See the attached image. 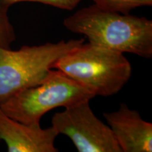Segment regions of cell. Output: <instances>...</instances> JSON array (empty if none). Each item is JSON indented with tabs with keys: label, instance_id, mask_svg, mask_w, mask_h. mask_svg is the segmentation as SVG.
<instances>
[{
	"label": "cell",
	"instance_id": "8",
	"mask_svg": "<svg viewBox=\"0 0 152 152\" xmlns=\"http://www.w3.org/2000/svg\"><path fill=\"white\" fill-rule=\"evenodd\" d=\"M101 8L123 14H129L132 9L151 6L152 0H92Z\"/></svg>",
	"mask_w": 152,
	"mask_h": 152
},
{
	"label": "cell",
	"instance_id": "7",
	"mask_svg": "<svg viewBox=\"0 0 152 152\" xmlns=\"http://www.w3.org/2000/svg\"><path fill=\"white\" fill-rule=\"evenodd\" d=\"M58 135L52 126L43 129L39 124H24L0 109V140L9 152H57L54 143Z\"/></svg>",
	"mask_w": 152,
	"mask_h": 152
},
{
	"label": "cell",
	"instance_id": "10",
	"mask_svg": "<svg viewBox=\"0 0 152 152\" xmlns=\"http://www.w3.org/2000/svg\"><path fill=\"white\" fill-rule=\"evenodd\" d=\"M81 1L82 0H0V4L4 8L9 10L11 6L16 3L31 1V2H38L50 5L64 10L71 11L75 9Z\"/></svg>",
	"mask_w": 152,
	"mask_h": 152
},
{
	"label": "cell",
	"instance_id": "5",
	"mask_svg": "<svg viewBox=\"0 0 152 152\" xmlns=\"http://www.w3.org/2000/svg\"><path fill=\"white\" fill-rule=\"evenodd\" d=\"M52 126L58 134L67 136L78 152H122L109 125L92 111L90 100L54 113Z\"/></svg>",
	"mask_w": 152,
	"mask_h": 152
},
{
	"label": "cell",
	"instance_id": "1",
	"mask_svg": "<svg viewBox=\"0 0 152 152\" xmlns=\"http://www.w3.org/2000/svg\"><path fill=\"white\" fill-rule=\"evenodd\" d=\"M72 33L84 35L97 46L152 57V20L102 9L96 4L77 10L64 20Z\"/></svg>",
	"mask_w": 152,
	"mask_h": 152
},
{
	"label": "cell",
	"instance_id": "6",
	"mask_svg": "<svg viewBox=\"0 0 152 152\" xmlns=\"http://www.w3.org/2000/svg\"><path fill=\"white\" fill-rule=\"evenodd\" d=\"M104 118L122 152L152 151V124L137 111L121 103L116 111L104 113Z\"/></svg>",
	"mask_w": 152,
	"mask_h": 152
},
{
	"label": "cell",
	"instance_id": "2",
	"mask_svg": "<svg viewBox=\"0 0 152 152\" xmlns=\"http://www.w3.org/2000/svg\"><path fill=\"white\" fill-rule=\"evenodd\" d=\"M59 70L84 85L96 96L116 94L132 75V66L124 53L90 42L83 43L55 63Z\"/></svg>",
	"mask_w": 152,
	"mask_h": 152
},
{
	"label": "cell",
	"instance_id": "3",
	"mask_svg": "<svg viewBox=\"0 0 152 152\" xmlns=\"http://www.w3.org/2000/svg\"><path fill=\"white\" fill-rule=\"evenodd\" d=\"M84 42L81 38L23 46L14 51L0 47V103L40 84L57 61Z\"/></svg>",
	"mask_w": 152,
	"mask_h": 152
},
{
	"label": "cell",
	"instance_id": "9",
	"mask_svg": "<svg viewBox=\"0 0 152 152\" xmlns=\"http://www.w3.org/2000/svg\"><path fill=\"white\" fill-rule=\"evenodd\" d=\"M16 39L14 26L9 20L8 10L0 4V47L10 48Z\"/></svg>",
	"mask_w": 152,
	"mask_h": 152
},
{
	"label": "cell",
	"instance_id": "4",
	"mask_svg": "<svg viewBox=\"0 0 152 152\" xmlns=\"http://www.w3.org/2000/svg\"><path fill=\"white\" fill-rule=\"evenodd\" d=\"M95 95L59 70L51 69L43 81L25 89L0 103L6 115L27 125L39 124L45 113L57 107H67Z\"/></svg>",
	"mask_w": 152,
	"mask_h": 152
}]
</instances>
